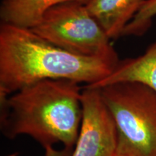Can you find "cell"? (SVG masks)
<instances>
[{
	"label": "cell",
	"instance_id": "cell-1",
	"mask_svg": "<svg viewBox=\"0 0 156 156\" xmlns=\"http://www.w3.org/2000/svg\"><path fill=\"white\" fill-rule=\"evenodd\" d=\"M83 88L69 80H45L0 97L1 129L9 139L28 135L46 148L73 149L82 119Z\"/></svg>",
	"mask_w": 156,
	"mask_h": 156
},
{
	"label": "cell",
	"instance_id": "cell-2",
	"mask_svg": "<svg viewBox=\"0 0 156 156\" xmlns=\"http://www.w3.org/2000/svg\"><path fill=\"white\" fill-rule=\"evenodd\" d=\"M115 66L103 59L76 55L58 48L31 29L0 26V97L45 80L93 85Z\"/></svg>",
	"mask_w": 156,
	"mask_h": 156
},
{
	"label": "cell",
	"instance_id": "cell-3",
	"mask_svg": "<svg viewBox=\"0 0 156 156\" xmlns=\"http://www.w3.org/2000/svg\"><path fill=\"white\" fill-rule=\"evenodd\" d=\"M100 89L117 132L114 156H156V93L136 83Z\"/></svg>",
	"mask_w": 156,
	"mask_h": 156
},
{
	"label": "cell",
	"instance_id": "cell-4",
	"mask_svg": "<svg viewBox=\"0 0 156 156\" xmlns=\"http://www.w3.org/2000/svg\"><path fill=\"white\" fill-rule=\"evenodd\" d=\"M54 46L76 55L103 59L116 66L118 54L85 3L71 1L56 5L31 29Z\"/></svg>",
	"mask_w": 156,
	"mask_h": 156
},
{
	"label": "cell",
	"instance_id": "cell-5",
	"mask_svg": "<svg viewBox=\"0 0 156 156\" xmlns=\"http://www.w3.org/2000/svg\"><path fill=\"white\" fill-rule=\"evenodd\" d=\"M81 101L83 119L71 156H114L116 128L100 89L84 86Z\"/></svg>",
	"mask_w": 156,
	"mask_h": 156
},
{
	"label": "cell",
	"instance_id": "cell-6",
	"mask_svg": "<svg viewBox=\"0 0 156 156\" xmlns=\"http://www.w3.org/2000/svg\"><path fill=\"white\" fill-rule=\"evenodd\" d=\"M119 83H140L156 93V41L152 44L142 55L119 60L111 73L102 80L85 86L101 88Z\"/></svg>",
	"mask_w": 156,
	"mask_h": 156
},
{
	"label": "cell",
	"instance_id": "cell-7",
	"mask_svg": "<svg viewBox=\"0 0 156 156\" xmlns=\"http://www.w3.org/2000/svg\"><path fill=\"white\" fill-rule=\"evenodd\" d=\"M144 0H88L85 4L107 36L116 39L133 19Z\"/></svg>",
	"mask_w": 156,
	"mask_h": 156
},
{
	"label": "cell",
	"instance_id": "cell-8",
	"mask_svg": "<svg viewBox=\"0 0 156 156\" xmlns=\"http://www.w3.org/2000/svg\"><path fill=\"white\" fill-rule=\"evenodd\" d=\"M71 1L86 4L88 0H3L0 7L2 23L32 29L50 9Z\"/></svg>",
	"mask_w": 156,
	"mask_h": 156
},
{
	"label": "cell",
	"instance_id": "cell-9",
	"mask_svg": "<svg viewBox=\"0 0 156 156\" xmlns=\"http://www.w3.org/2000/svg\"><path fill=\"white\" fill-rule=\"evenodd\" d=\"M155 16L156 0H144L133 19L124 28L122 36H142L151 28Z\"/></svg>",
	"mask_w": 156,
	"mask_h": 156
},
{
	"label": "cell",
	"instance_id": "cell-10",
	"mask_svg": "<svg viewBox=\"0 0 156 156\" xmlns=\"http://www.w3.org/2000/svg\"><path fill=\"white\" fill-rule=\"evenodd\" d=\"M44 156H71L73 151V149L66 147H64L62 151H58V150H56L53 146H49V147L44 148ZM7 156H17V154H12V155Z\"/></svg>",
	"mask_w": 156,
	"mask_h": 156
}]
</instances>
